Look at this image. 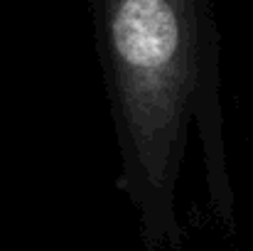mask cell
Segmentation results:
<instances>
[{
  "mask_svg": "<svg viewBox=\"0 0 253 251\" xmlns=\"http://www.w3.org/2000/svg\"><path fill=\"white\" fill-rule=\"evenodd\" d=\"M96 54L118 146V190L143 234L174 242L177 187L197 141L214 214L231 224L221 35L214 0H88Z\"/></svg>",
  "mask_w": 253,
  "mask_h": 251,
  "instance_id": "cell-1",
  "label": "cell"
}]
</instances>
